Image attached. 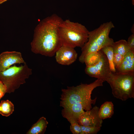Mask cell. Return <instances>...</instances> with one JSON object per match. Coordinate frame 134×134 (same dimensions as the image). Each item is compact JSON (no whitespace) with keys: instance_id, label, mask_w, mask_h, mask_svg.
I'll use <instances>...</instances> for the list:
<instances>
[{"instance_id":"cell-13","label":"cell","mask_w":134,"mask_h":134,"mask_svg":"<svg viewBox=\"0 0 134 134\" xmlns=\"http://www.w3.org/2000/svg\"><path fill=\"white\" fill-rule=\"evenodd\" d=\"M48 122L45 118L40 117L34 124L26 133L27 134H43L46 130Z\"/></svg>"},{"instance_id":"cell-14","label":"cell","mask_w":134,"mask_h":134,"mask_svg":"<svg viewBox=\"0 0 134 134\" xmlns=\"http://www.w3.org/2000/svg\"><path fill=\"white\" fill-rule=\"evenodd\" d=\"M114 113V105L111 101L105 102L99 108V116L102 120L111 118Z\"/></svg>"},{"instance_id":"cell-23","label":"cell","mask_w":134,"mask_h":134,"mask_svg":"<svg viewBox=\"0 0 134 134\" xmlns=\"http://www.w3.org/2000/svg\"><path fill=\"white\" fill-rule=\"evenodd\" d=\"M6 93L5 86L0 81V100Z\"/></svg>"},{"instance_id":"cell-22","label":"cell","mask_w":134,"mask_h":134,"mask_svg":"<svg viewBox=\"0 0 134 134\" xmlns=\"http://www.w3.org/2000/svg\"><path fill=\"white\" fill-rule=\"evenodd\" d=\"M127 42L131 50L134 52V34L129 36Z\"/></svg>"},{"instance_id":"cell-7","label":"cell","mask_w":134,"mask_h":134,"mask_svg":"<svg viewBox=\"0 0 134 134\" xmlns=\"http://www.w3.org/2000/svg\"><path fill=\"white\" fill-rule=\"evenodd\" d=\"M85 71L89 76L101 80L103 82L107 81L112 73L107 58L102 51L99 61L94 65L86 66Z\"/></svg>"},{"instance_id":"cell-25","label":"cell","mask_w":134,"mask_h":134,"mask_svg":"<svg viewBox=\"0 0 134 134\" xmlns=\"http://www.w3.org/2000/svg\"><path fill=\"white\" fill-rule=\"evenodd\" d=\"M8 0H0V4Z\"/></svg>"},{"instance_id":"cell-21","label":"cell","mask_w":134,"mask_h":134,"mask_svg":"<svg viewBox=\"0 0 134 134\" xmlns=\"http://www.w3.org/2000/svg\"><path fill=\"white\" fill-rule=\"evenodd\" d=\"M70 130L73 134H83L80 125L77 123L74 122L71 123Z\"/></svg>"},{"instance_id":"cell-11","label":"cell","mask_w":134,"mask_h":134,"mask_svg":"<svg viewBox=\"0 0 134 134\" xmlns=\"http://www.w3.org/2000/svg\"><path fill=\"white\" fill-rule=\"evenodd\" d=\"M61 112L62 116L70 123H77L79 116L86 111L90 110L85 105L81 103H75L63 108Z\"/></svg>"},{"instance_id":"cell-4","label":"cell","mask_w":134,"mask_h":134,"mask_svg":"<svg viewBox=\"0 0 134 134\" xmlns=\"http://www.w3.org/2000/svg\"><path fill=\"white\" fill-rule=\"evenodd\" d=\"M59 30L62 45L81 48L88 40L89 31L84 25L69 19L63 20Z\"/></svg>"},{"instance_id":"cell-1","label":"cell","mask_w":134,"mask_h":134,"mask_svg":"<svg viewBox=\"0 0 134 134\" xmlns=\"http://www.w3.org/2000/svg\"><path fill=\"white\" fill-rule=\"evenodd\" d=\"M63 21L55 14L41 21L34 31L31 43L32 51L46 56H54L62 45L59 27Z\"/></svg>"},{"instance_id":"cell-12","label":"cell","mask_w":134,"mask_h":134,"mask_svg":"<svg viewBox=\"0 0 134 134\" xmlns=\"http://www.w3.org/2000/svg\"><path fill=\"white\" fill-rule=\"evenodd\" d=\"M116 72H134V52L131 51L124 56L121 66Z\"/></svg>"},{"instance_id":"cell-2","label":"cell","mask_w":134,"mask_h":134,"mask_svg":"<svg viewBox=\"0 0 134 134\" xmlns=\"http://www.w3.org/2000/svg\"><path fill=\"white\" fill-rule=\"evenodd\" d=\"M103 82L97 79L89 84L81 83L76 86H67V89H62L60 106L64 108L74 104L81 103L91 109L92 104H95L97 99L96 97L94 99H91L92 92L96 88L102 86Z\"/></svg>"},{"instance_id":"cell-5","label":"cell","mask_w":134,"mask_h":134,"mask_svg":"<svg viewBox=\"0 0 134 134\" xmlns=\"http://www.w3.org/2000/svg\"><path fill=\"white\" fill-rule=\"evenodd\" d=\"M107 82L115 97L122 101L134 98V72H112Z\"/></svg>"},{"instance_id":"cell-9","label":"cell","mask_w":134,"mask_h":134,"mask_svg":"<svg viewBox=\"0 0 134 134\" xmlns=\"http://www.w3.org/2000/svg\"><path fill=\"white\" fill-rule=\"evenodd\" d=\"M55 58L58 64L69 65L75 62L78 54L74 48L62 45L56 51Z\"/></svg>"},{"instance_id":"cell-6","label":"cell","mask_w":134,"mask_h":134,"mask_svg":"<svg viewBox=\"0 0 134 134\" xmlns=\"http://www.w3.org/2000/svg\"><path fill=\"white\" fill-rule=\"evenodd\" d=\"M32 74V69L25 62L17 66L14 65L6 70L0 71V81L5 86L6 93L14 92Z\"/></svg>"},{"instance_id":"cell-19","label":"cell","mask_w":134,"mask_h":134,"mask_svg":"<svg viewBox=\"0 0 134 134\" xmlns=\"http://www.w3.org/2000/svg\"><path fill=\"white\" fill-rule=\"evenodd\" d=\"M83 134H95L101 129V128L81 126Z\"/></svg>"},{"instance_id":"cell-20","label":"cell","mask_w":134,"mask_h":134,"mask_svg":"<svg viewBox=\"0 0 134 134\" xmlns=\"http://www.w3.org/2000/svg\"><path fill=\"white\" fill-rule=\"evenodd\" d=\"M124 56L117 53H114L113 62L116 70L118 69L121 66L123 61Z\"/></svg>"},{"instance_id":"cell-10","label":"cell","mask_w":134,"mask_h":134,"mask_svg":"<svg viewBox=\"0 0 134 134\" xmlns=\"http://www.w3.org/2000/svg\"><path fill=\"white\" fill-rule=\"evenodd\" d=\"M21 53L16 51H6L0 54V71H3L16 64L24 63Z\"/></svg>"},{"instance_id":"cell-24","label":"cell","mask_w":134,"mask_h":134,"mask_svg":"<svg viewBox=\"0 0 134 134\" xmlns=\"http://www.w3.org/2000/svg\"><path fill=\"white\" fill-rule=\"evenodd\" d=\"M131 30L132 34H134V25H133V26L132 27L131 29Z\"/></svg>"},{"instance_id":"cell-15","label":"cell","mask_w":134,"mask_h":134,"mask_svg":"<svg viewBox=\"0 0 134 134\" xmlns=\"http://www.w3.org/2000/svg\"><path fill=\"white\" fill-rule=\"evenodd\" d=\"M112 46L114 53H117L124 56L131 51L127 41L124 39L114 42Z\"/></svg>"},{"instance_id":"cell-16","label":"cell","mask_w":134,"mask_h":134,"mask_svg":"<svg viewBox=\"0 0 134 134\" xmlns=\"http://www.w3.org/2000/svg\"><path fill=\"white\" fill-rule=\"evenodd\" d=\"M14 110L13 103L8 100H2L0 103V114L8 117L12 114Z\"/></svg>"},{"instance_id":"cell-17","label":"cell","mask_w":134,"mask_h":134,"mask_svg":"<svg viewBox=\"0 0 134 134\" xmlns=\"http://www.w3.org/2000/svg\"><path fill=\"white\" fill-rule=\"evenodd\" d=\"M102 51H100L89 54L85 57L84 60L86 66H93L97 63L100 60Z\"/></svg>"},{"instance_id":"cell-18","label":"cell","mask_w":134,"mask_h":134,"mask_svg":"<svg viewBox=\"0 0 134 134\" xmlns=\"http://www.w3.org/2000/svg\"><path fill=\"white\" fill-rule=\"evenodd\" d=\"M106 55L109 62L110 69L113 73L116 72V70L113 62L114 52L112 45L105 46L101 50Z\"/></svg>"},{"instance_id":"cell-3","label":"cell","mask_w":134,"mask_h":134,"mask_svg":"<svg viewBox=\"0 0 134 134\" xmlns=\"http://www.w3.org/2000/svg\"><path fill=\"white\" fill-rule=\"evenodd\" d=\"M114 27L110 21L103 23L98 28L89 31L88 41L81 48L79 61L84 63L85 57L89 54L98 52L107 46L112 45L114 41L109 35L111 30Z\"/></svg>"},{"instance_id":"cell-8","label":"cell","mask_w":134,"mask_h":134,"mask_svg":"<svg viewBox=\"0 0 134 134\" xmlns=\"http://www.w3.org/2000/svg\"><path fill=\"white\" fill-rule=\"evenodd\" d=\"M99 108L95 106L85 111L79 117L77 123L82 126L101 128L102 120L99 116Z\"/></svg>"}]
</instances>
